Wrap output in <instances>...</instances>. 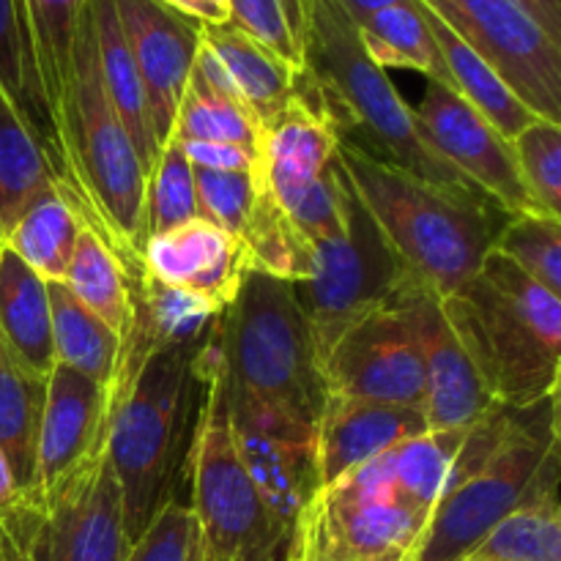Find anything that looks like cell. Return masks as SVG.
<instances>
[{
    "mask_svg": "<svg viewBox=\"0 0 561 561\" xmlns=\"http://www.w3.org/2000/svg\"><path fill=\"white\" fill-rule=\"evenodd\" d=\"M559 488V392L524 409L496 405L466 431L414 561H463L531 499Z\"/></svg>",
    "mask_w": 561,
    "mask_h": 561,
    "instance_id": "6da1fadb",
    "label": "cell"
},
{
    "mask_svg": "<svg viewBox=\"0 0 561 561\" xmlns=\"http://www.w3.org/2000/svg\"><path fill=\"white\" fill-rule=\"evenodd\" d=\"M337 164L411 277L447 299L493 252L507 214L474 190H449L340 137Z\"/></svg>",
    "mask_w": 561,
    "mask_h": 561,
    "instance_id": "7a4b0ae2",
    "label": "cell"
},
{
    "mask_svg": "<svg viewBox=\"0 0 561 561\" xmlns=\"http://www.w3.org/2000/svg\"><path fill=\"white\" fill-rule=\"evenodd\" d=\"M206 340L153 351L107 414L104 453L124 496L131 542L146 531L153 515L175 499V482L190 463L197 427V422L190 425V420L201 411L206 389L201 370Z\"/></svg>",
    "mask_w": 561,
    "mask_h": 561,
    "instance_id": "3957f363",
    "label": "cell"
},
{
    "mask_svg": "<svg viewBox=\"0 0 561 561\" xmlns=\"http://www.w3.org/2000/svg\"><path fill=\"white\" fill-rule=\"evenodd\" d=\"M444 310L499 405L524 409L559 392L561 299L491 252Z\"/></svg>",
    "mask_w": 561,
    "mask_h": 561,
    "instance_id": "277c9868",
    "label": "cell"
},
{
    "mask_svg": "<svg viewBox=\"0 0 561 561\" xmlns=\"http://www.w3.org/2000/svg\"><path fill=\"white\" fill-rule=\"evenodd\" d=\"M307 75L316 82L340 137L449 190H474L436 151L381 66L365 55L356 25L334 0H310ZM477 192V190H474Z\"/></svg>",
    "mask_w": 561,
    "mask_h": 561,
    "instance_id": "5b68a950",
    "label": "cell"
},
{
    "mask_svg": "<svg viewBox=\"0 0 561 561\" xmlns=\"http://www.w3.org/2000/svg\"><path fill=\"white\" fill-rule=\"evenodd\" d=\"M219 354L233 392L316 427L327 403L316 345L294 285L250 268L219 318Z\"/></svg>",
    "mask_w": 561,
    "mask_h": 561,
    "instance_id": "8992f818",
    "label": "cell"
},
{
    "mask_svg": "<svg viewBox=\"0 0 561 561\" xmlns=\"http://www.w3.org/2000/svg\"><path fill=\"white\" fill-rule=\"evenodd\" d=\"M217 327L201 351L206 389L186 463L190 507L195 515L190 561H268L288 546L290 531L274 524L236 455Z\"/></svg>",
    "mask_w": 561,
    "mask_h": 561,
    "instance_id": "52a82bcc",
    "label": "cell"
},
{
    "mask_svg": "<svg viewBox=\"0 0 561 561\" xmlns=\"http://www.w3.org/2000/svg\"><path fill=\"white\" fill-rule=\"evenodd\" d=\"M310 250V277L290 285L321 365L329 348L351 327L392 305L414 277L351 184L345 195V228Z\"/></svg>",
    "mask_w": 561,
    "mask_h": 561,
    "instance_id": "ba28073f",
    "label": "cell"
},
{
    "mask_svg": "<svg viewBox=\"0 0 561 561\" xmlns=\"http://www.w3.org/2000/svg\"><path fill=\"white\" fill-rule=\"evenodd\" d=\"M425 510L398 491L389 453L310 499L290 529V561H383L414 551Z\"/></svg>",
    "mask_w": 561,
    "mask_h": 561,
    "instance_id": "9c48e42d",
    "label": "cell"
},
{
    "mask_svg": "<svg viewBox=\"0 0 561 561\" xmlns=\"http://www.w3.org/2000/svg\"><path fill=\"white\" fill-rule=\"evenodd\" d=\"M540 118L561 124V44L520 0H422Z\"/></svg>",
    "mask_w": 561,
    "mask_h": 561,
    "instance_id": "30bf717a",
    "label": "cell"
},
{
    "mask_svg": "<svg viewBox=\"0 0 561 561\" xmlns=\"http://www.w3.org/2000/svg\"><path fill=\"white\" fill-rule=\"evenodd\" d=\"M225 394L236 455L274 524L290 531L301 510L321 491L316 427L301 425L257 400L233 392L228 381Z\"/></svg>",
    "mask_w": 561,
    "mask_h": 561,
    "instance_id": "8fae6325",
    "label": "cell"
},
{
    "mask_svg": "<svg viewBox=\"0 0 561 561\" xmlns=\"http://www.w3.org/2000/svg\"><path fill=\"white\" fill-rule=\"evenodd\" d=\"M321 378L327 394L425 411V365L400 296L362 318L329 348Z\"/></svg>",
    "mask_w": 561,
    "mask_h": 561,
    "instance_id": "7c38bea8",
    "label": "cell"
},
{
    "mask_svg": "<svg viewBox=\"0 0 561 561\" xmlns=\"http://www.w3.org/2000/svg\"><path fill=\"white\" fill-rule=\"evenodd\" d=\"M414 118L433 151L507 217L546 214L520 179L510 140H504L496 126L458 91L427 80Z\"/></svg>",
    "mask_w": 561,
    "mask_h": 561,
    "instance_id": "4fadbf2b",
    "label": "cell"
},
{
    "mask_svg": "<svg viewBox=\"0 0 561 561\" xmlns=\"http://www.w3.org/2000/svg\"><path fill=\"white\" fill-rule=\"evenodd\" d=\"M129 548L124 496L102 449L44 499L25 561H124Z\"/></svg>",
    "mask_w": 561,
    "mask_h": 561,
    "instance_id": "5bb4252c",
    "label": "cell"
},
{
    "mask_svg": "<svg viewBox=\"0 0 561 561\" xmlns=\"http://www.w3.org/2000/svg\"><path fill=\"white\" fill-rule=\"evenodd\" d=\"M337 142V126L307 75L299 96L261 121L252 164L257 192L288 217L307 190L332 168Z\"/></svg>",
    "mask_w": 561,
    "mask_h": 561,
    "instance_id": "9a60e30c",
    "label": "cell"
},
{
    "mask_svg": "<svg viewBox=\"0 0 561 561\" xmlns=\"http://www.w3.org/2000/svg\"><path fill=\"white\" fill-rule=\"evenodd\" d=\"M425 365V420L431 431H469L496 409L474 359L455 332L442 296L416 279L400 294Z\"/></svg>",
    "mask_w": 561,
    "mask_h": 561,
    "instance_id": "2e32d148",
    "label": "cell"
},
{
    "mask_svg": "<svg viewBox=\"0 0 561 561\" xmlns=\"http://www.w3.org/2000/svg\"><path fill=\"white\" fill-rule=\"evenodd\" d=\"M129 53L146 91L151 129L162 151L173 137L175 113L201 47L203 22L170 9L162 0H113Z\"/></svg>",
    "mask_w": 561,
    "mask_h": 561,
    "instance_id": "e0dca14e",
    "label": "cell"
},
{
    "mask_svg": "<svg viewBox=\"0 0 561 561\" xmlns=\"http://www.w3.org/2000/svg\"><path fill=\"white\" fill-rule=\"evenodd\" d=\"M107 387L55 365L47 376L36 447V502L42 504L77 466L104 449Z\"/></svg>",
    "mask_w": 561,
    "mask_h": 561,
    "instance_id": "ac0fdd59",
    "label": "cell"
},
{
    "mask_svg": "<svg viewBox=\"0 0 561 561\" xmlns=\"http://www.w3.org/2000/svg\"><path fill=\"white\" fill-rule=\"evenodd\" d=\"M140 266L157 283L201 296L225 312L250 272V257L239 239L197 217L159 236H148Z\"/></svg>",
    "mask_w": 561,
    "mask_h": 561,
    "instance_id": "d6986e66",
    "label": "cell"
},
{
    "mask_svg": "<svg viewBox=\"0 0 561 561\" xmlns=\"http://www.w3.org/2000/svg\"><path fill=\"white\" fill-rule=\"evenodd\" d=\"M427 431L431 427L425 411L420 409L327 394V403L316 420V463L321 488Z\"/></svg>",
    "mask_w": 561,
    "mask_h": 561,
    "instance_id": "ffe728a7",
    "label": "cell"
},
{
    "mask_svg": "<svg viewBox=\"0 0 561 561\" xmlns=\"http://www.w3.org/2000/svg\"><path fill=\"white\" fill-rule=\"evenodd\" d=\"M88 0H20L22 33H25L27 64L38 102L47 113L58 151V124L75 66V44ZM58 179V168H55Z\"/></svg>",
    "mask_w": 561,
    "mask_h": 561,
    "instance_id": "44dd1931",
    "label": "cell"
},
{
    "mask_svg": "<svg viewBox=\"0 0 561 561\" xmlns=\"http://www.w3.org/2000/svg\"><path fill=\"white\" fill-rule=\"evenodd\" d=\"M201 44L214 55L230 91L257 115V121L283 110L305 88L307 71L285 64L230 22L201 25Z\"/></svg>",
    "mask_w": 561,
    "mask_h": 561,
    "instance_id": "7402d4cb",
    "label": "cell"
},
{
    "mask_svg": "<svg viewBox=\"0 0 561 561\" xmlns=\"http://www.w3.org/2000/svg\"><path fill=\"white\" fill-rule=\"evenodd\" d=\"M0 334L31 370L49 376L55 354L47 279L5 244H0Z\"/></svg>",
    "mask_w": 561,
    "mask_h": 561,
    "instance_id": "603a6c76",
    "label": "cell"
},
{
    "mask_svg": "<svg viewBox=\"0 0 561 561\" xmlns=\"http://www.w3.org/2000/svg\"><path fill=\"white\" fill-rule=\"evenodd\" d=\"M88 16H91L104 91H107L124 129L129 131L131 142H135L137 153L146 164V173H151L153 162L159 157V146L151 129L146 91H142L140 75H137L135 58H131L124 31H121L115 3L113 0H88Z\"/></svg>",
    "mask_w": 561,
    "mask_h": 561,
    "instance_id": "cb8c5ba5",
    "label": "cell"
},
{
    "mask_svg": "<svg viewBox=\"0 0 561 561\" xmlns=\"http://www.w3.org/2000/svg\"><path fill=\"white\" fill-rule=\"evenodd\" d=\"M416 9H420L427 31L436 42L438 53H442L453 91H458L477 113L485 115L504 140H515L531 121L540 118L515 96L513 88L499 77V71H493L469 44L460 42L422 0H416Z\"/></svg>",
    "mask_w": 561,
    "mask_h": 561,
    "instance_id": "d4e9b609",
    "label": "cell"
},
{
    "mask_svg": "<svg viewBox=\"0 0 561 561\" xmlns=\"http://www.w3.org/2000/svg\"><path fill=\"white\" fill-rule=\"evenodd\" d=\"M47 376L25 365L0 334V453L9 460L14 480L36 499V447L42 425Z\"/></svg>",
    "mask_w": 561,
    "mask_h": 561,
    "instance_id": "484cf974",
    "label": "cell"
},
{
    "mask_svg": "<svg viewBox=\"0 0 561 561\" xmlns=\"http://www.w3.org/2000/svg\"><path fill=\"white\" fill-rule=\"evenodd\" d=\"M53 164L33 126L0 88V244L36 197L55 186Z\"/></svg>",
    "mask_w": 561,
    "mask_h": 561,
    "instance_id": "4316f807",
    "label": "cell"
},
{
    "mask_svg": "<svg viewBox=\"0 0 561 561\" xmlns=\"http://www.w3.org/2000/svg\"><path fill=\"white\" fill-rule=\"evenodd\" d=\"M64 285L82 307L102 318L124 343L131 321H135L131 277L124 263L118 261V255L110 250L107 241L85 219H82L80 239H77L75 255L66 268Z\"/></svg>",
    "mask_w": 561,
    "mask_h": 561,
    "instance_id": "83f0119b",
    "label": "cell"
},
{
    "mask_svg": "<svg viewBox=\"0 0 561 561\" xmlns=\"http://www.w3.org/2000/svg\"><path fill=\"white\" fill-rule=\"evenodd\" d=\"M49 312H53L55 365H64L91 381L113 383L121 359V337L71 296L64 283H47Z\"/></svg>",
    "mask_w": 561,
    "mask_h": 561,
    "instance_id": "f1b7e54d",
    "label": "cell"
},
{
    "mask_svg": "<svg viewBox=\"0 0 561 561\" xmlns=\"http://www.w3.org/2000/svg\"><path fill=\"white\" fill-rule=\"evenodd\" d=\"M362 49L376 66L387 69H411L425 80L449 85L447 66H444L442 53L422 20L416 0L387 5L376 11L370 20L356 27ZM453 88V85H449Z\"/></svg>",
    "mask_w": 561,
    "mask_h": 561,
    "instance_id": "f546056e",
    "label": "cell"
},
{
    "mask_svg": "<svg viewBox=\"0 0 561 561\" xmlns=\"http://www.w3.org/2000/svg\"><path fill=\"white\" fill-rule=\"evenodd\" d=\"M80 230L82 217L53 186L27 206L3 244L11 247L47 283H64Z\"/></svg>",
    "mask_w": 561,
    "mask_h": 561,
    "instance_id": "4dcf8cb0",
    "label": "cell"
},
{
    "mask_svg": "<svg viewBox=\"0 0 561 561\" xmlns=\"http://www.w3.org/2000/svg\"><path fill=\"white\" fill-rule=\"evenodd\" d=\"M261 121L233 93L214 85L208 77L192 66L175 113L173 140H201V142H228L255 151Z\"/></svg>",
    "mask_w": 561,
    "mask_h": 561,
    "instance_id": "1f68e13d",
    "label": "cell"
},
{
    "mask_svg": "<svg viewBox=\"0 0 561 561\" xmlns=\"http://www.w3.org/2000/svg\"><path fill=\"white\" fill-rule=\"evenodd\" d=\"M463 561H561L559 488L520 504Z\"/></svg>",
    "mask_w": 561,
    "mask_h": 561,
    "instance_id": "d6a6232c",
    "label": "cell"
},
{
    "mask_svg": "<svg viewBox=\"0 0 561 561\" xmlns=\"http://www.w3.org/2000/svg\"><path fill=\"white\" fill-rule=\"evenodd\" d=\"M463 436L466 431H427L389 449L394 485L414 507L425 513L436 507Z\"/></svg>",
    "mask_w": 561,
    "mask_h": 561,
    "instance_id": "836d02e7",
    "label": "cell"
},
{
    "mask_svg": "<svg viewBox=\"0 0 561 561\" xmlns=\"http://www.w3.org/2000/svg\"><path fill=\"white\" fill-rule=\"evenodd\" d=\"M228 22L285 64L307 71L310 0H228Z\"/></svg>",
    "mask_w": 561,
    "mask_h": 561,
    "instance_id": "e575fe53",
    "label": "cell"
},
{
    "mask_svg": "<svg viewBox=\"0 0 561 561\" xmlns=\"http://www.w3.org/2000/svg\"><path fill=\"white\" fill-rule=\"evenodd\" d=\"M493 252L561 299V222L551 214L507 217Z\"/></svg>",
    "mask_w": 561,
    "mask_h": 561,
    "instance_id": "d590c367",
    "label": "cell"
},
{
    "mask_svg": "<svg viewBox=\"0 0 561 561\" xmlns=\"http://www.w3.org/2000/svg\"><path fill=\"white\" fill-rule=\"evenodd\" d=\"M0 88L14 99L16 107L33 126L36 137L47 151L53 173L58 168V151H55V135L49 126L47 113L38 102L36 85H33L31 64H27L25 33H22L20 0H0Z\"/></svg>",
    "mask_w": 561,
    "mask_h": 561,
    "instance_id": "8d00e7d4",
    "label": "cell"
},
{
    "mask_svg": "<svg viewBox=\"0 0 561 561\" xmlns=\"http://www.w3.org/2000/svg\"><path fill=\"white\" fill-rule=\"evenodd\" d=\"M146 239L197 219L195 173L184 148L170 137L146 181Z\"/></svg>",
    "mask_w": 561,
    "mask_h": 561,
    "instance_id": "74e56055",
    "label": "cell"
},
{
    "mask_svg": "<svg viewBox=\"0 0 561 561\" xmlns=\"http://www.w3.org/2000/svg\"><path fill=\"white\" fill-rule=\"evenodd\" d=\"M515 164L537 206L561 217V124L537 118L510 140Z\"/></svg>",
    "mask_w": 561,
    "mask_h": 561,
    "instance_id": "f35d334b",
    "label": "cell"
},
{
    "mask_svg": "<svg viewBox=\"0 0 561 561\" xmlns=\"http://www.w3.org/2000/svg\"><path fill=\"white\" fill-rule=\"evenodd\" d=\"M195 173L197 217L241 241L255 208L257 186L252 170H201Z\"/></svg>",
    "mask_w": 561,
    "mask_h": 561,
    "instance_id": "ab89813d",
    "label": "cell"
},
{
    "mask_svg": "<svg viewBox=\"0 0 561 561\" xmlns=\"http://www.w3.org/2000/svg\"><path fill=\"white\" fill-rule=\"evenodd\" d=\"M192 546H195V515L190 502L175 496L131 542L124 561H190Z\"/></svg>",
    "mask_w": 561,
    "mask_h": 561,
    "instance_id": "60d3db41",
    "label": "cell"
},
{
    "mask_svg": "<svg viewBox=\"0 0 561 561\" xmlns=\"http://www.w3.org/2000/svg\"><path fill=\"white\" fill-rule=\"evenodd\" d=\"M179 146L184 148V157L190 159L192 168L201 170H252V164H255V151L228 146V142L179 140Z\"/></svg>",
    "mask_w": 561,
    "mask_h": 561,
    "instance_id": "b9f144b4",
    "label": "cell"
},
{
    "mask_svg": "<svg viewBox=\"0 0 561 561\" xmlns=\"http://www.w3.org/2000/svg\"><path fill=\"white\" fill-rule=\"evenodd\" d=\"M524 9L542 25V31L561 44V0H520Z\"/></svg>",
    "mask_w": 561,
    "mask_h": 561,
    "instance_id": "7bdbcfd3",
    "label": "cell"
},
{
    "mask_svg": "<svg viewBox=\"0 0 561 561\" xmlns=\"http://www.w3.org/2000/svg\"><path fill=\"white\" fill-rule=\"evenodd\" d=\"M334 3H337L340 9H343V14L359 27L362 22L370 20L376 11L387 9V5H394V3H405V0H334Z\"/></svg>",
    "mask_w": 561,
    "mask_h": 561,
    "instance_id": "ee69618b",
    "label": "cell"
},
{
    "mask_svg": "<svg viewBox=\"0 0 561 561\" xmlns=\"http://www.w3.org/2000/svg\"><path fill=\"white\" fill-rule=\"evenodd\" d=\"M201 5L203 25H219L228 22V0H195Z\"/></svg>",
    "mask_w": 561,
    "mask_h": 561,
    "instance_id": "f6af8a7d",
    "label": "cell"
},
{
    "mask_svg": "<svg viewBox=\"0 0 561 561\" xmlns=\"http://www.w3.org/2000/svg\"><path fill=\"white\" fill-rule=\"evenodd\" d=\"M162 3H164V5H170V9L181 11V14L192 16V20L203 22V14H201V5H197V3H195V0H162Z\"/></svg>",
    "mask_w": 561,
    "mask_h": 561,
    "instance_id": "bcb514c9",
    "label": "cell"
},
{
    "mask_svg": "<svg viewBox=\"0 0 561 561\" xmlns=\"http://www.w3.org/2000/svg\"><path fill=\"white\" fill-rule=\"evenodd\" d=\"M268 561H290V540H288V546L279 548V551L274 553V557L268 559Z\"/></svg>",
    "mask_w": 561,
    "mask_h": 561,
    "instance_id": "7dc6e473",
    "label": "cell"
},
{
    "mask_svg": "<svg viewBox=\"0 0 561 561\" xmlns=\"http://www.w3.org/2000/svg\"><path fill=\"white\" fill-rule=\"evenodd\" d=\"M383 561H414V557H411V553H403V557H392V559H383Z\"/></svg>",
    "mask_w": 561,
    "mask_h": 561,
    "instance_id": "c3c4849f",
    "label": "cell"
}]
</instances>
